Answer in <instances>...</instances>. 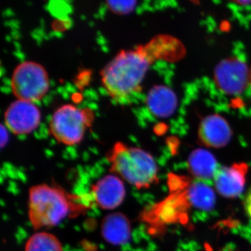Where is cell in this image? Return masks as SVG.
I'll return each mask as SVG.
<instances>
[{"mask_svg": "<svg viewBox=\"0 0 251 251\" xmlns=\"http://www.w3.org/2000/svg\"><path fill=\"white\" fill-rule=\"evenodd\" d=\"M159 59H164V54L158 36L145 45L122 50L100 72L104 90L117 103H131L141 92L149 69Z\"/></svg>", "mask_w": 251, "mask_h": 251, "instance_id": "obj_1", "label": "cell"}, {"mask_svg": "<svg viewBox=\"0 0 251 251\" xmlns=\"http://www.w3.org/2000/svg\"><path fill=\"white\" fill-rule=\"evenodd\" d=\"M86 206L83 198L68 194L56 185L39 184L29 189L28 216L35 229L54 227Z\"/></svg>", "mask_w": 251, "mask_h": 251, "instance_id": "obj_2", "label": "cell"}, {"mask_svg": "<svg viewBox=\"0 0 251 251\" xmlns=\"http://www.w3.org/2000/svg\"><path fill=\"white\" fill-rule=\"evenodd\" d=\"M110 171L138 189L158 181V166L153 157L141 148L117 142L107 154Z\"/></svg>", "mask_w": 251, "mask_h": 251, "instance_id": "obj_3", "label": "cell"}, {"mask_svg": "<svg viewBox=\"0 0 251 251\" xmlns=\"http://www.w3.org/2000/svg\"><path fill=\"white\" fill-rule=\"evenodd\" d=\"M94 117V112L90 108L65 104L52 115L49 122L50 132L58 143L74 146L82 141L86 132L93 124Z\"/></svg>", "mask_w": 251, "mask_h": 251, "instance_id": "obj_4", "label": "cell"}, {"mask_svg": "<svg viewBox=\"0 0 251 251\" xmlns=\"http://www.w3.org/2000/svg\"><path fill=\"white\" fill-rule=\"evenodd\" d=\"M11 90L16 99L26 101H40L50 90L47 71L41 64L25 61L18 64L13 72Z\"/></svg>", "mask_w": 251, "mask_h": 251, "instance_id": "obj_5", "label": "cell"}, {"mask_svg": "<svg viewBox=\"0 0 251 251\" xmlns=\"http://www.w3.org/2000/svg\"><path fill=\"white\" fill-rule=\"evenodd\" d=\"M41 122V110L32 102L17 99L5 111V126L15 135L30 134L39 126Z\"/></svg>", "mask_w": 251, "mask_h": 251, "instance_id": "obj_6", "label": "cell"}, {"mask_svg": "<svg viewBox=\"0 0 251 251\" xmlns=\"http://www.w3.org/2000/svg\"><path fill=\"white\" fill-rule=\"evenodd\" d=\"M249 73L245 63L236 58L220 63L214 73V79L220 90L229 95H237L249 84Z\"/></svg>", "mask_w": 251, "mask_h": 251, "instance_id": "obj_7", "label": "cell"}, {"mask_svg": "<svg viewBox=\"0 0 251 251\" xmlns=\"http://www.w3.org/2000/svg\"><path fill=\"white\" fill-rule=\"evenodd\" d=\"M91 198L97 206L105 210H112L121 205L126 197L123 180L115 175H108L92 186Z\"/></svg>", "mask_w": 251, "mask_h": 251, "instance_id": "obj_8", "label": "cell"}, {"mask_svg": "<svg viewBox=\"0 0 251 251\" xmlns=\"http://www.w3.org/2000/svg\"><path fill=\"white\" fill-rule=\"evenodd\" d=\"M247 171V165L244 163L219 167L213 179L216 191L226 198L240 196L244 190Z\"/></svg>", "mask_w": 251, "mask_h": 251, "instance_id": "obj_9", "label": "cell"}, {"mask_svg": "<svg viewBox=\"0 0 251 251\" xmlns=\"http://www.w3.org/2000/svg\"><path fill=\"white\" fill-rule=\"evenodd\" d=\"M232 136V130L224 117L210 115L203 119L198 129L201 143L209 148H220L226 146Z\"/></svg>", "mask_w": 251, "mask_h": 251, "instance_id": "obj_10", "label": "cell"}, {"mask_svg": "<svg viewBox=\"0 0 251 251\" xmlns=\"http://www.w3.org/2000/svg\"><path fill=\"white\" fill-rule=\"evenodd\" d=\"M101 234L107 242L122 246L130 240L131 227L128 218L120 212L112 213L104 218L101 224Z\"/></svg>", "mask_w": 251, "mask_h": 251, "instance_id": "obj_11", "label": "cell"}, {"mask_svg": "<svg viewBox=\"0 0 251 251\" xmlns=\"http://www.w3.org/2000/svg\"><path fill=\"white\" fill-rule=\"evenodd\" d=\"M184 196L188 204L195 209L210 211L215 206V193L207 181L193 180L186 187Z\"/></svg>", "mask_w": 251, "mask_h": 251, "instance_id": "obj_12", "label": "cell"}, {"mask_svg": "<svg viewBox=\"0 0 251 251\" xmlns=\"http://www.w3.org/2000/svg\"><path fill=\"white\" fill-rule=\"evenodd\" d=\"M147 105L153 115L167 117L171 115L176 106V99L173 91L164 86H156L147 97Z\"/></svg>", "mask_w": 251, "mask_h": 251, "instance_id": "obj_13", "label": "cell"}, {"mask_svg": "<svg viewBox=\"0 0 251 251\" xmlns=\"http://www.w3.org/2000/svg\"><path fill=\"white\" fill-rule=\"evenodd\" d=\"M188 165L190 173L196 179L205 181L214 179L219 168L214 155L202 149L195 150L191 153Z\"/></svg>", "mask_w": 251, "mask_h": 251, "instance_id": "obj_14", "label": "cell"}, {"mask_svg": "<svg viewBox=\"0 0 251 251\" xmlns=\"http://www.w3.org/2000/svg\"><path fill=\"white\" fill-rule=\"evenodd\" d=\"M25 251H64L57 237L47 232L33 234L26 243Z\"/></svg>", "mask_w": 251, "mask_h": 251, "instance_id": "obj_15", "label": "cell"}, {"mask_svg": "<svg viewBox=\"0 0 251 251\" xmlns=\"http://www.w3.org/2000/svg\"><path fill=\"white\" fill-rule=\"evenodd\" d=\"M109 7L117 14H127L134 8L135 0H107Z\"/></svg>", "mask_w": 251, "mask_h": 251, "instance_id": "obj_16", "label": "cell"}, {"mask_svg": "<svg viewBox=\"0 0 251 251\" xmlns=\"http://www.w3.org/2000/svg\"><path fill=\"white\" fill-rule=\"evenodd\" d=\"M244 207H245L246 213L249 219L251 220V188L247 193V196L244 202Z\"/></svg>", "mask_w": 251, "mask_h": 251, "instance_id": "obj_17", "label": "cell"}, {"mask_svg": "<svg viewBox=\"0 0 251 251\" xmlns=\"http://www.w3.org/2000/svg\"><path fill=\"white\" fill-rule=\"evenodd\" d=\"M8 128H5L4 126H1V147H4L5 145H6V143L8 142V140H9V135H8L7 133Z\"/></svg>", "mask_w": 251, "mask_h": 251, "instance_id": "obj_18", "label": "cell"}, {"mask_svg": "<svg viewBox=\"0 0 251 251\" xmlns=\"http://www.w3.org/2000/svg\"><path fill=\"white\" fill-rule=\"evenodd\" d=\"M231 1L234 4L242 5V6L251 4V0H231Z\"/></svg>", "mask_w": 251, "mask_h": 251, "instance_id": "obj_19", "label": "cell"}, {"mask_svg": "<svg viewBox=\"0 0 251 251\" xmlns=\"http://www.w3.org/2000/svg\"><path fill=\"white\" fill-rule=\"evenodd\" d=\"M249 85H250L251 90V70L250 72V77H249Z\"/></svg>", "mask_w": 251, "mask_h": 251, "instance_id": "obj_20", "label": "cell"}]
</instances>
